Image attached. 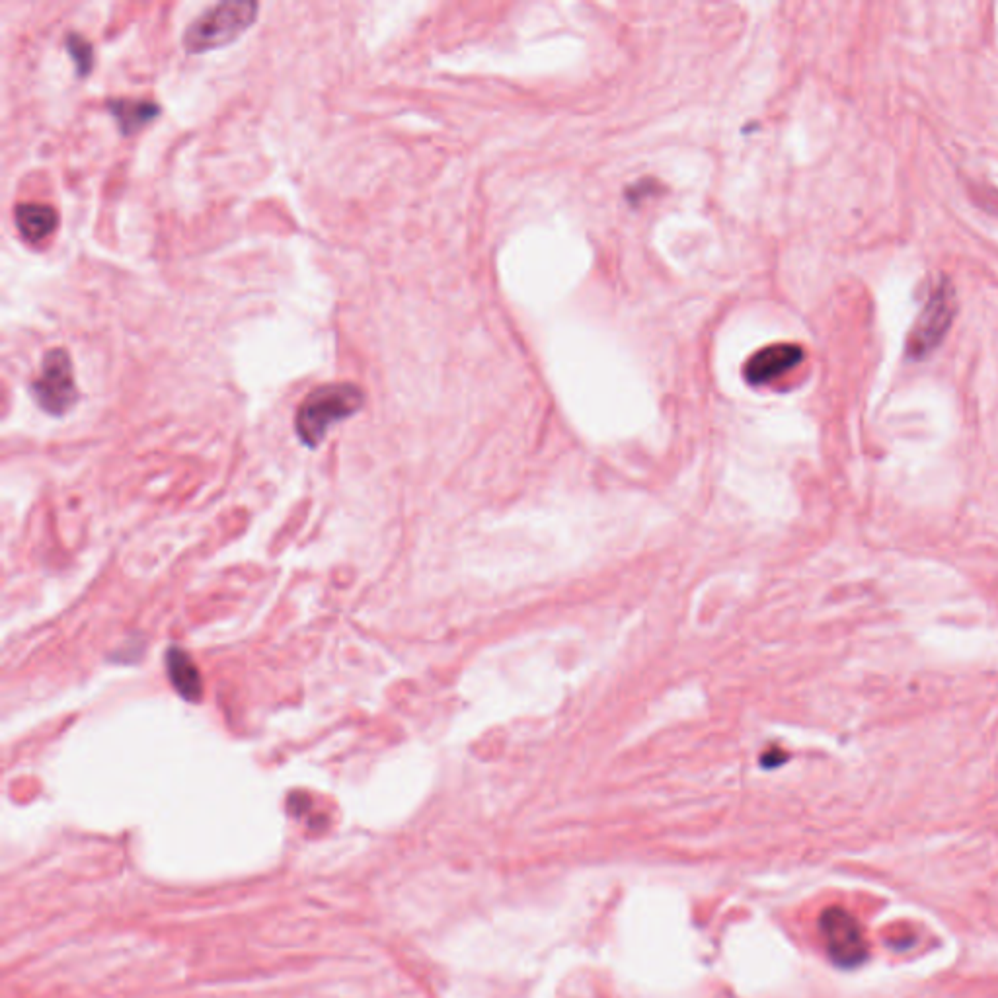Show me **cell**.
<instances>
[{"instance_id": "6", "label": "cell", "mask_w": 998, "mask_h": 998, "mask_svg": "<svg viewBox=\"0 0 998 998\" xmlns=\"http://www.w3.org/2000/svg\"><path fill=\"white\" fill-rule=\"evenodd\" d=\"M804 359V349L796 344H774L757 351L743 367L747 383L767 384L784 377Z\"/></svg>"}, {"instance_id": "3", "label": "cell", "mask_w": 998, "mask_h": 998, "mask_svg": "<svg viewBox=\"0 0 998 998\" xmlns=\"http://www.w3.org/2000/svg\"><path fill=\"white\" fill-rule=\"evenodd\" d=\"M30 392L39 408L49 416H65L78 402V388L73 375V359L65 347H53L43 355L39 377L30 384Z\"/></svg>"}, {"instance_id": "5", "label": "cell", "mask_w": 998, "mask_h": 998, "mask_svg": "<svg viewBox=\"0 0 998 998\" xmlns=\"http://www.w3.org/2000/svg\"><path fill=\"white\" fill-rule=\"evenodd\" d=\"M819 934L827 956L843 969H854L868 960V940L860 922L841 907H829L819 917Z\"/></svg>"}, {"instance_id": "2", "label": "cell", "mask_w": 998, "mask_h": 998, "mask_svg": "<svg viewBox=\"0 0 998 998\" xmlns=\"http://www.w3.org/2000/svg\"><path fill=\"white\" fill-rule=\"evenodd\" d=\"M260 6L256 2H221L199 14L184 34L188 53L201 55L227 47L254 26Z\"/></svg>"}, {"instance_id": "10", "label": "cell", "mask_w": 998, "mask_h": 998, "mask_svg": "<svg viewBox=\"0 0 998 998\" xmlns=\"http://www.w3.org/2000/svg\"><path fill=\"white\" fill-rule=\"evenodd\" d=\"M65 45H67V51H69L75 67H77L78 77H88L92 67H94L92 43L80 34H69L65 39Z\"/></svg>"}, {"instance_id": "4", "label": "cell", "mask_w": 998, "mask_h": 998, "mask_svg": "<svg viewBox=\"0 0 998 998\" xmlns=\"http://www.w3.org/2000/svg\"><path fill=\"white\" fill-rule=\"evenodd\" d=\"M954 316H956L954 285L948 279H940L934 285L913 330L909 332L907 355L911 359H922L928 353H932L948 334Z\"/></svg>"}, {"instance_id": "1", "label": "cell", "mask_w": 998, "mask_h": 998, "mask_svg": "<svg viewBox=\"0 0 998 998\" xmlns=\"http://www.w3.org/2000/svg\"><path fill=\"white\" fill-rule=\"evenodd\" d=\"M365 404V392L353 383L322 384L314 388L295 416L299 439L310 447H318L336 423L355 416Z\"/></svg>"}, {"instance_id": "8", "label": "cell", "mask_w": 998, "mask_h": 998, "mask_svg": "<svg viewBox=\"0 0 998 998\" xmlns=\"http://www.w3.org/2000/svg\"><path fill=\"white\" fill-rule=\"evenodd\" d=\"M108 112L116 119L121 135L131 137L160 116V106L147 98H112Z\"/></svg>"}, {"instance_id": "7", "label": "cell", "mask_w": 998, "mask_h": 998, "mask_svg": "<svg viewBox=\"0 0 998 998\" xmlns=\"http://www.w3.org/2000/svg\"><path fill=\"white\" fill-rule=\"evenodd\" d=\"M14 223L28 244H39L57 231L59 213L45 203H20L14 209Z\"/></svg>"}, {"instance_id": "9", "label": "cell", "mask_w": 998, "mask_h": 998, "mask_svg": "<svg viewBox=\"0 0 998 998\" xmlns=\"http://www.w3.org/2000/svg\"><path fill=\"white\" fill-rule=\"evenodd\" d=\"M166 669L170 683L186 700L197 702L201 698V677L188 653L182 652L180 648H170L166 653Z\"/></svg>"}]
</instances>
